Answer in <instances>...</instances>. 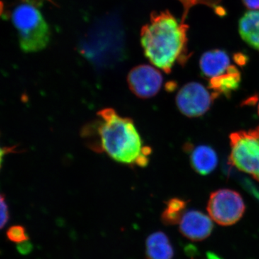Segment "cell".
Here are the masks:
<instances>
[{
	"label": "cell",
	"instance_id": "2e32d148",
	"mask_svg": "<svg viewBox=\"0 0 259 259\" xmlns=\"http://www.w3.org/2000/svg\"><path fill=\"white\" fill-rule=\"evenodd\" d=\"M8 240L13 243H20L22 242L28 241L29 236L27 233L25 227L15 225L10 227L6 233Z\"/></svg>",
	"mask_w": 259,
	"mask_h": 259
},
{
	"label": "cell",
	"instance_id": "5bb4252c",
	"mask_svg": "<svg viewBox=\"0 0 259 259\" xmlns=\"http://www.w3.org/2000/svg\"><path fill=\"white\" fill-rule=\"evenodd\" d=\"M187 202L185 199H170L166 202V207L161 213V221L165 226H175L179 224L185 215Z\"/></svg>",
	"mask_w": 259,
	"mask_h": 259
},
{
	"label": "cell",
	"instance_id": "277c9868",
	"mask_svg": "<svg viewBox=\"0 0 259 259\" xmlns=\"http://www.w3.org/2000/svg\"><path fill=\"white\" fill-rule=\"evenodd\" d=\"M230 161L259 182V126L231 135Z\"/></svg>",
	"mask_w": 259,
	"mask_h": 259
},
{
	"label": "cell",
	"instance_id": "7c38bea8",
	"mask_svg": "<svg viewBox=\"0 0 259 259\" xmlns=\"http://www.w3.org/2000/svg\"><path fill=\"white\" fill-rule=\"evenodd\" d=\"M175 250L169 238L161 231L155 232L146 241V257L147 259H173Z\"/></svg>",
	"mask_w": 259,
	"mask_h": 259
},
{
	"label": "cell",
	"instance_id": "ba28073f",
	"mask_svg": "<svg viewBox=\"0 0 259 259\" xmlns=\"http://www.w3.org/2000/svg\"><path fill=\"white\" fill-rule=\"evenodd\" d=\"M214 225L210 217L198 210L187 211L180 223V231L192 241H202L210 236Z\"/></svg>",
	"mask_w": 259,
	"mask_h": 259
},
{
	"label": "cell",
	"instance_id": "5b68a950",
	"mask_svg": "<svg viewBox=\"0 0 259 259\" xmlns=\"http://www.w3.org/2000/svg\"><path fill=\"white\" fill-rule=\"evenodd\" d=\"M207 210L214 222L221 226H230L241 219L245 213V205L238 192L221 189L211 193Z\"/></svg>",
	"mask_w": 259,
	"mask_h": 259
},
{
	"label": "cell",
	"instance_id": "3957f363",
	"mask_svg": "<svg viewBox=\"0 0 259 259\" xmlns=\"http://www.w3.org/2000/svg\"><path fill=\"white\" fill-rule=\"evenodd\" d=\"M11 20L18 31L19 45L23 52H38L48 47L50 28L35 3L24 2L15 6Z\"/></svg>",
	"mask_w": 259,
	"mask_h": 259
},
{
	"label": "cell",
	"instance_id": "8992f818",
	"mask_svg": "<svg viewBox=\"0 0 259 259\" xmlns=\"http://www.w3.org/2000/svg\"><path fill=\"white\" fill-rule=\"evenodd\" d=\"M213 93L198 82H190L185 85L177 95L176 103L183 115L190 117L203 115L208 111L214 99Z\"/></svg>",
	"mask_w": 259,
	"mask_h": 259
},
{
	"label": "cell",
	"instance_id": "30bf717a",
	"mask_svg": "<svg viewBox=\"0 0 259 259\" xmlns=\"http://www.w3.org/2000/svg\"><path fill=\"white\" fill-rule=\"evenodd\" d=\"M190 163L194 171L201 175L212 173L218 166L217 153L212 148L205 145L196 146L190 150Z\"/></svg>",
	"mask_w": 259,
	"mask_h": 259
},
{
	"label": "cell",
	"instance_id": "9c48e42d",
	"mask_svg": "<svg viewBox=\"0 0 259 259\" xmlns=\"http://www.w3.org/2000/svg\"><path fill=\"white\" fill-rule=\"evenodd\" d=\"M231 66L229 56L221 49L207 51L202 54L199 60L202 76L209 80L224 74Z\"/></svg>",
	"mask_w": 259,
	"mask_h": 259
},
{
	"label": "cell",
	"instance_id": "7a4b0ae2",
	"mask_svg": "<svg viewBox=\"0 0 259 259\" xmlns=\"http://www.w3.org/2000/svg\"><path fill=\"white\" fill-rule=\"evenodd\" d=\"M188 30L189 25L179 21L168 10L153 12L141 30L145 56L153 66L169 74L175 64H185L190 57Z\"/></svg>",
	"mask_w": 259,
	"mask_h": 259
},
{
	"label": "cell",
	"instance_id": "4fadbf2b",
	"mask_svg": "<svg viewBox=\"0 0 259 259\" xmlns=\"http://www.w3.org/2000/svg\"><path fill=\"white\" fill-rule=\"evenodd\" d=\"M238 31L243 41L259 51V10H250L241 17Z\"/></svg>",
	"mask_w": 259,
	"mask_h": 259
},
{
	"label": "cell",
	"instance_id": "d6986e66",
	"mask_svg": "<svg viewBox=\"0 0 259 259\" xmlns=\"http://www.w3.org/2000/svg\"><path fill=\"white\" fill-rule=\"evenodd\" d=\"M243 4L250 10H259V0H242Z\"/></svg>",
	"mask_w": 259,
	"mask_h": 259
},
{
	"label": "cell",
	"instance_id": "44dd1931",
	"mask_svg": "<svg viewBox=\"0 0 259 259\" xmlns=\"http://www.w3.org/2000/svg\"><path fill=\"white\" fill-rule=\"evenodd\" d=\"M258 115H259V103H258Z\"/></svg>",
	"mask_w": 259,
	"mask_h": 259
},
{
	"label": "cell",
	"instance_id": "52a82bcc",
	"mask_svg": "<svg viewBox=\"0 0 259 259\" xmlns=\"http://www.w3.org/2000/svg\"><path fill=\"white\" fill-rule=\"evenodd\" d=\"M163 80L161 73L147 64L136 66L131 70L127 77L130 90L141 99L156 96L161 90Z\"/></svg>",
	"mask_w": 259,
	"mask_h": 259
},
{
	"label": "cell",
	"instance_id": "e0dca14e",
	"mask_svg": "<svg viewBox=\"0 0 259 259\" xmlns=\"http://www.w3.org/2000/svg\"><path fill=\"white\" fill-rule=\"evenodd\" d=\"M0 207H0V212H1L0 227H1L2 229H3L10 219L9 207H8V203H7L4 194L1 195Z\"/></svg>",
	"mask_w": 259,
	"mask_h": 259
},
{
	"label": "cell",
	"instance_id": "ffe728a7",
	"mask_svg": "<svg viewBox=\"0 0 259 259\" xmlns=\"http://www.w3.org/2000/svg\"><path fill=\"white\" fill-rule=\"evenodd\" d=\"M208 255L209 257V259H220L219 258H218L217 255L213 254V253H209Z\"/></svg>",
	"mask_w": 259,
	"mask_h": 259
},
{
	"label": "cell",
	"instance_id": "9a60e30c",
	"mask_svg": "<svg viewBox=\"0 0 259 259\" xmlns=\"http://www.w3.org/2000/svg\"><path fill=\"white\" fill-rule=\"evenodd\" d=\"M178 1L182 5L184 8L181 22L182 23H185L189 12L193 7L202 5L209 7L212 9H215V8L219 9V5L221 4L222 0H178Z\"/></svg>",
	"mask_w": 259,
	"mask_h": 259
},
{
	"label": "cell",
	"instance_id": "ac0fdd59",
	"mask_svg": "<svg viewBox=\"0 0 259 259\" xmlns=\"http://www.w3.org/2000/svg\"><path fill=\"white\" fill-rule=\"evenodd\" d=\"M17 250L21 255H28L33 250V245L30 241H25L17 245Z\"/></svg>",
	"mask_w": 259,
	"mask_h": 259
},
{
	"label": "cell",
	"instance_id": "6da1fadb",
	"mask_svg": "<svg viewBox=\"0 0 259 259\" xmlns=\"http://www.w3.org/2000/svg\"><path fill=\"white\" fill-rule=\"evenodd\" d=\"M81 136L93 151L105 153L118 163L145 167L149 161L151 149L144 146L134 121L114 109L97 112V118L83 127Z\"/></svg>",
	"mask_w": 259,
	"mask_h": 259
},
{
	"label": "cell",
	"instance_id": "8fae6325",
	"mask_svg": "<svg viewBox=\"0 0 259 259\" xmlns=\"http://www.w3.org/2000/svg\"><path fill=\"white\" fill-rule=\"evenodd\" d=\"M241 82V72L236 66L231 65L226 73L209 79V88L217 97L221 95L229 97L238 90Z\"/></svg>",
	"mask_w": 259,
	"mask_h": 259
}]
</instances>
